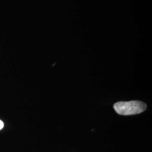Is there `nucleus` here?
<instances>
[{
  "label": "nucleus",
  "mask_w": 152,
  "mask_h": 152,
  "mask_svg": "<svg viewBox=\"0 0 152 152\" xmlns=\"http://www.w3.org/2000/svg\"><path fill=\"white\" fill-rule=\"evenodd\" d=\"M4 122L1 120H0V130L4 128Z\"/></svg>",
  "instance_id": "2"
},
{
  "label": "nucleus",
  "mask_w": 152,
  "mask_h": 152,
  "mask_svg": "<svg viewBox=\"0 0 152 152\" xmlns=\"http://www.w3.org/2000/svg\"><path fill=\"white\" fill-rule=\"evenodd\" d=\"M113 107L118 114L123 115L140 114L147 109L146 104L137 100L119 102L114 104Z\"/></svg>",
  "instance_id": "1"
}]
</instances>
